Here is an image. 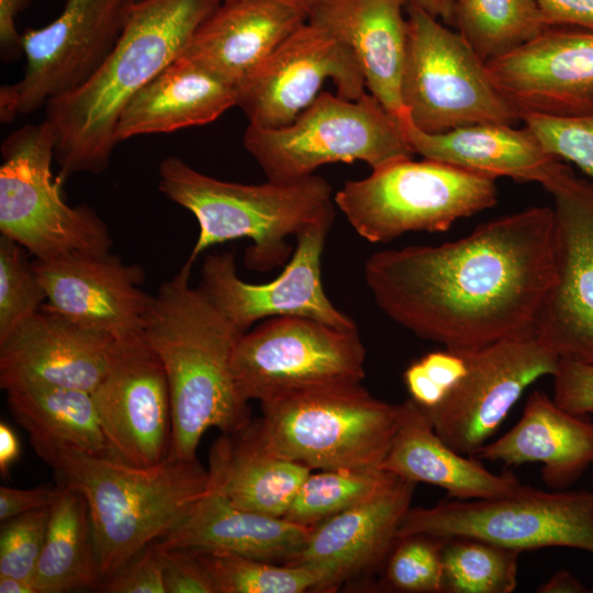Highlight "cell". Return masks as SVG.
I'll return each instance as SVG.
<instances>
[{
	"mask_svg": "<svg viewBox=\"0 0 593 593\" xmlns=\"http://www.w3.org/2000/svg\"><path fill=\"white\" fill-rule=\"evenodd\" d=\"M33 583L37 593L98 589L101 583L88 505L70 485L56 488Z\"/></svg>",
	"mask_w": 593,
	"mask_h": 593,
	"instance_id": "32",
	"label": "cell"
},
{
	"mask_svg": "<svg viewBox=\"0 0 593 593\" xmlns=\"http://www.w3.org/2000/svg\"><path fill=\"white\" fill-rule=\"evenodd\" d=\"M29 256L20 244L0 235V342L40 311L46 301Z\"/></svg>",
	"mask_w": 593,
	"mask_h": 593,
	"instance_id": "37",
	"label": "cell"
},
{
	"mask_svg": "<svg viewBox=\"0 0 593 593\" xmlns=\"http://www.w3.org/2000/svg\"><path fill=\"white\" fill-rule=\"evenodd\" d=\"M398 480L399 477L382 469L311 472L301 484L284 518L315 527L338 513L380 495Z\"/></svg>",
	"mask_w": 593,
	"mask_h": 593,
	"instance_id": "34",
	"label": "cell"
},
{
	"mask_svg": "<svg viewBox=\"0 0 593 593\" xmlns=\"http://www.w3.org/2000/svg\"><path fill=\"white\" fill-rule=\"evenodd\" d=\"M279 1L295 8L296 10L302 12L306 18L312 0H279Z\"/></svg>",
	"mask_w": 593,
	"mask_h": 593,
	"instance_id": "52",
	"label": "cell"
},
{
	"mask_svg": "<svg viewBox=\"0 0 593 593\" xmlns=\"http://www.w3.org/2000/svg\"><path fill=\"white\" fill-rule=\"evenodd\" d=\"M446 538L414 534L396 538L384 560V583L405 593L444 592L443 548Z\"/></svg>",
	"mask_w": 593,
	"mask_h": 593,
	"instance_id": "38",
	"label": "cell"
},
{
	"mask_svg": "<svg viewBox=\"0 0 593 593\" xmlns=\"http://www.w3.org/2000/svg\"><path fill=\"white\" fill-rule=\"evenodd\" d=\"M114 340L42 306L0 342V387L92 392L107 371Z\"/></svg>",
	"mask_w": 593,
	"mask_h": 593,
	"instance_id": "21",
	"label": "cell"
},
{
	"mask_svg": "<svg viewBox=\"0 0 593 593\" xmlns=\"http://www.w3.org/2000/svg\"><path fill=\"white\" fill-rule=\"evenodd\" d=\"M414 534L478 538L519 552L567 547L593 556V490L544 491L519 484L495 497L410 507L396 538Z\"/></svg>",
	"mask_w": 593,
	"mask_h": 593,
	"instance_id": "11",
	"label": "cell"
},
{
	"mask_svg": "<svg viewBox=\"0 0 593 593\" xmlns=\"http://www.w3.org/2000/svg\"><path fill=\"white\" fill-rule=\"evenodd\" d=\"M467 371L465 351L445 348L412 362L403 373L413 400L424 410L438 405Z\"/></svg>",
	"mask_w": 593,
	"mask_h": 593,
	"instance_id": "41",
	"label": "cell"
},
{
	"mask_svg": "<svg viewBox=\"0 0 593 593\" xmlns=\"http://www.w3.org/2000/svg\"><path fill=\"white\" fill-rule=\"evenodd\" d=\"M350 226L371 243L407 232H445L460 219L493 208L495 180L424 158L390 163L334 194Z\"/></svg>",
	"mask_w": 593,
	"mask_h": 593,
	"instance_id": "8",
	"label": "cell"
},
{
	"mask_svg": "<svg viewBox=\"0 0 593 593\" xmlns=\"http://www.w3.org/2000/svg\"><path fill=\"white\" fill-rule=\"evenodd\" d=\"M236 102V87L178 56L123 109L116 138L121 142L203 125L216 120Z\"/></svg>",
	"mask_w": 593,
	"mask_h": 593,
	"instance_id": "29",
	"label": "cell"
},
{
	"mask_svg": "<svg viewBox=\"0 0 593 593\" xmlns=\"http://www.w3.org/2000/svg\"><path fill=\"white\" fill-rule=\"evenodd\" d=\"M132 1L137 2V1H141V0H132Z\"/></svg>",
	"mask_w": 593,
	"mask_h": 593,
	"instance_id": "54",
	"label": "cell"
},
{
	"mask_svg": "<svg viewBox=\"0 0 593 593\" xmlns=\"http://www.w3.org/2000/svg\"><path fill=\"white\" fill-rule=\"evenodd\" d=\"M475 458L507 467L540 462L545 484L564 490L593 466V422L570 413L542 391H533L518 422L486 443Z\"/></svg>",
	"mask_w": 593,
	"mask_h": 593,
	"instance_id": "25",
	"label": "cell"
},
{
	"mask_svg": "<svg viewBox=\"0 0 593 593\" xmlns=\"http://www.w3.org/2000/svg\"><path fill=\"white\" fill-rule=\"evenodd\" d=\"M31 0H0V52L4 61L23 54L22 33L15 26L18 14L29 7Z\"/></svg>",
	"mask_w": 593,
	"mask_h": 593,
	"instance_id": "47",
	"label": "cell"
},
{
	"mask_svg": "<svg viewBox=\"0 0 593 593\" xmlns=\"http://www.w3.org/2000/svg\"><path fill=\"white\" fill-rule=\"evenodd\" d=\"M154 546L161 563L166 593H217L212 574L199 552Z\"/></svg>",
	"mask_w": 593,
	"mask_h": 593,
	"instance_id": "42",
	"label": "cell"
},
{
	"mask_svg": "<svg viewBox=\"0 0 593 593\" xmlns=\"http://www.w3.org/2000/svg\"><path fill=\"white\" fill-rule=\"evenodd\" d=\"M243 143L271 181L299 180L326 164L359 160L373 170L414 156L400 123L370 93L347 100L322 91L287 126L248 125Z\"/></svg>",
	"mask_w": 593,
	"mask_h": 593,
	"instance_id": "7",
	"label": "cell"
},
{
	"mask_svg": "<svg viewBox=\"0 0 593 593\" xmlns=\"http://www.w3.org/2000/svg\"><path fill=\"white\" fill-rule=\"evenodd\" d=\"M378 307L414 335L457 351L536 333L555 278L552 206H532L437 246L372 254Z\"/></svg>",
	"mask_w": 593,
	"mask_h": 593,
	"instance_id": "1",
	"label": "cell"
},
{
	"mask_svg": "<svg viewBox=\"0 0 593 593\" xmlns=\"http://www.w3.org/2000/svg\"><path fill=\"white\" fill-rule=\"evenodd\" d=\"M0 593H37L30 579L0 577Z\"/></svg>",
	"mask_w": 593,
	"mask_h": 593,
	"instance_id": "51",
	"label": "cell"
},
{
	"mask_svg": "<svg viewBox=\"0 0 593 593\" xmlns=\"http://www.w3.org/2000/svg\"><path fill=\"white\" fill-rule=\"evenodd\" d=\"M552 378V399L559 406L577 415H593V362L560 358Z\"/></svg>",
	"mask_w": 593,
	"mask_h": 593,
	"instance_id": "44",
	"label": "cell"
},
{
	"mask_svg": "<svg viewBox=\"0 0 593 593\" xmlns=\"http://www.w3.org/2000/svg\"><path fill=\"white\" fill-rule=\"evenodd\" d=\"M186 262L163 282L142 335L166 371L171 403L168 457L197 459L199 443L210 428L238 432L251 422L248 401L237 389L232 359L239 332L190 284Z\"/></svg>",
	"mask_w": 593,
	"mask_h": 593,
	"instance_id": "3",
	"label": "cell"
},
{
	"mask_svg": "<svg viewBox=\"0 0 593 593\" xmlns=\"http://www.w3.org/2000/svg\"><path fill=\"white\" fill-rule=\"evenodd\" d=\"M260 404L262 417L249 424L257 444L312 470L382 469L401 413V404L372 396L361 382L302 389Z\"/></svg>",
	"mask_w": 593,
	"mask_h": 593,
	"instance_id": "6",
	"label": "cell"
},
{
	"mask_svg": "<svg viewBox=\"0 0 593 593\" xmlns=\"http://www.w3.org/2000/svg\"><path fill=\"white\" fill-rule=\"evenodd\" d=\"M382 470L427 483L452 499H489L506 494L521 482L512 472L493 473L475 457L451 448L434 429L426 412L413 400L401 403L400 422Z\"/></svg>",
	"mask_w": 593,
	"mask_h": 593,
	"instance_id": "28",
	"label": "cell"
},
{
	"mask_svg": "<svg viewBox=\"0 0 593 593\" xmlns=\"http://www.w3.org/2000/svg\"><path fill=\"white\" fill-rule=\"evenodd\" d=\"M305 21L279 0H223L179 56L237 87Z\"/></svg>",
	"mask_w": 593,
	"mask_h": 593,
	"instance_id": "24",
	"label": "cell"
},
{
	"mask_svg": "<svg viewBox=\"0 0 593 593\" xmlns=\"http://www.w3.org/2000/svg\"><path fill=\"white\" fill-rule=\"evenodd\" d=\"M199 553L217 593H303L333 589L328 572L316 566L277 563L224 552Z\"/></svg>",
	"mask_w": 593,
	"mask_h": 593,
	"instance_id": "35",
	"label": "cell"
},
{
	"mask_svg": "<svg viewBox=\"0 0 593 593\" xmlns=\"http://www.w3.org/2000/svg\"><path fill=\"white\" fill-rule=\"evenodd\" d=\"M465 353L463 377L438 405L423 410L451 448L474 457L526 388L552 377L560 357L536 333Z\"/></svg>",
	"mask_w": 593,
	"mask_h": 593,
	"instance_id": "14",
	"label": "cell"
},
{
	"mask_svg": "<svg viewBox=\"0 0 593 593\" xmlns=\"http://www.w3.org/2000/svg\"><path fill=\"white\" fill-rule=\"evenodd\" d=\"M313 528L284 517L238 508L206 488L184 518L154 544L165 549L224 552L290 563L303 549Z\"/></svg>",
	"mask_w": 593,
	"mask_h": 593,
	"instance_id": "27",
	"label": "cell"
},
{
	"mask_svg": "<svg viewBox=\"0 0 593 593\" xmlns=\"http://www.w3.org/2000/svg\"><path fill=\"white\" fill-rule=\"evenodd\" d=\"M331 79L339 97L358 100L366 80L354 52L322 27L305 21L288 35L237 87V102L249 125L291 124Z\"/></svg>",
	"mask_w": 593,
	"mask_h": 593,
	"instance_id": "15",
	"label": "cell"
},
{
	"mask_svg": "<svg viewBox=\"0 0 593 593\" xmlns=\"http://www.w3.org/2000/svg\"><path fill=\"white\" fill-rule=\"evenodd\" d=\"M416 483L399 480L380 495L316 525L303 549L287 564L325 569L333 589L384 562Z\"/></svg>",
	"mask_w": 593,
	"mask_h": 593,
	"instance_id": "26",
	"label": "cell"
},
{
	"mask_svg": "<svg viewBox=\"0 0 593 593\" xmlns=\"http://www.w3.org/2000/svg\"><path fill=\"white\" fill-rule=\"evenodd\" d=\"M409 0H312L306 21L355 54L366 87L400 122L406 114L401 82L407 47Z\"/></svg>",
	"mask_w": 593,
	"mask_h": 593,
	"instance_id": "22",
	"label": "cell"
},
{
	"mask_svg": "<svg viewBox=\"0 0 593 593\" xmlns=\"http://www.w3.org/2000/svg\"><path fill=\"white\" fill-rule=\"evenodd\" d=\"M399 123L414 154L493 180L507 177L547 190L568 166L547 153L525 125L481 123L430 134L409 115Z\"/></svg>",
	"mask_w": 593,
	"mask_h": 593,
	"instance_id": "23",
	"label": "cell"
},
{
	"mask_svg": "<svg viewBox=\"0 0 593 593\" xmlns=\"http://www.w3.org/2000/svg\"><path fill=\"white\" fill-rule=\"evenodd\" d=\"M222 0L132 1L123 31L104 61L77 89L49 100L45 121L55 135L58 179L101 174L130 100L183 51Z\"/></svg>",
	"mask_w": 593,
	"mask_h": 593,
	"instance_id": "2",
	"label": "cell"
},
{
	"mask_svg": "<svg viewBox=\"0 0 593 593\" xmlns=\"http://www.w3.org/2000/svg\"><path fill=\"white\" fill-rule=\"evenodd\" d=\"M592 484H593V466H592ZM592 490H593V488H592Z\"/></svg>",
	"mask_w": 593,
	"mask_h": 593,
	"instance_id": "53",
	"label": "cell"
},
{
	"mask_svg": "<svg viewBox=\"0 0 593 593\" xmlns=\"http://www.w3.org/2000/svg\"><path fill=\"white\" fill-rule=\"evenodd\" d=\"M403 105L421 131L438 134L481 123L515 125L519 112L493 83L485 61L458 33L414 0L406 4Z\"/></svg>",
	"mask_w": 593,
	"mask_h": 593,
	"instance_id": "10",
	"label": "cell"
},
{
	"mask_svg": "<svg viewBox=\"0 0 593 593\" xmlns=\"http://www.w3.org/2000/svg\"><path fill=\"white\" fill-rule=\"evenodd\" d=\"M49 506L2 522L0 532V577L30 579L40 560Z\"/></svg>",
	"mask_w": 593,
	"mask_h": 593,
	"instance_id": "40",
	"label": "cell"
},
{
	"mask_svg": "<svg viewBox=\"0 0 593 593\" xmlns=\"http://www.w3.org/2000/svg\"><path fill=\"white\" fill-rule=\"evenodd\" d=\"M553 198L555 278L536 334L560 358L593 362V181L567 166Z\"/></svg>",
	"mask_w": 593,
	"mask_h": 593,
	"instance_id": "17",
	"label": "cell"
},
{
	"mask_svg": "<svg viewBox=\"0 0 593 593\" xmlns=\"http://www.w3.org/2000/svg\"><path fill=\"white\" fill-rule=\"evenodd\" d=\"M334 217L296 235V246L281 273L266 283L239 278L235 253L209 254L202 264L199 290L239 332L276 316H303L345 329L357 328L328 299L322 283V255Z\"/></svg>",
	"mask_w": 593,
	"mask_h": 593,
	"instance_id": "16",
	"label": "cell"
},
{
	"mask_svg": "<svg viewBox=\"0 0 593 593\" xmlns=\"http://www.w3.org/2000/svg\"><path fill=\"white\" fill-rule=\"evenodd\" d=\"M311 471L302 463L265 451L248 425L238 432L222 434L213 444L208 488L238 508L284 517Z\"/></svg>",
	"mask_w": 593,
	"mask_h": 593,
	"instance_id": "30",
	"label": "cell"
},
{
	"mask_svg": "<svg viewBox=\"0 0 593 593\" xmlns=\"http://www.w3.org/2000/svg\"><path fill=\"white\" fill-rule=\"evenodd\" d=\"M158 175L160 192L198 222V239L186 261L191 267L210 247L247 238L251 245L245 253L246 267L271 270L290 259L289 236L296 237L309 226L335 217L332 186L317 175L244 184L202 174L177 156L165 158Z\"/></svg>",
	"mask_w": 593,
	"mask_h": 593,
	"instance_id": "4",
	"label": "cell"
},
{
	"mask_svg": "<svg viewBox=\"0 0 593 593\" xmlns=\"http://www.w3.org/2000/svg\"><path fill=\"white\" fill-rule=\"evenodd\" d=\"M86 500L101 583L176 527L205 493L197 459L141 467L110 455L65 451L51 465ZM100 583V584H101Z\"/></svg>",
	"mask_w": 593,
	"mask_h": 593,
	"instance_id": "5",
	"label": "cell"
},
{
	"mask_svg": "<svg viewBox=\"0 0 593 593\" xmlns=\"http://www.w3.org/2000/svg\"><path fill=\"white\" fill-rule=\"evenodd\" d=\"M519 119L547 153L593 178V112L579 116L522 112Z\"/></svg>",
	"mask_w": 593,
	"mask_h": 593,
	"instance_id": "39",
	"label": "cell"
},
{
	"mask_svg": "<svg viewBox=\"0 0 593 593\" xmlns=\"http://www.w3.org/2000/svg\"><path fill=\"white\" fill-rule=\"evenodd\" d=\"M538 593H591L581 580L568 570H559L536 590Z\"/></svg>",
	"mask_w": 593,
	"mask_h": 593,
	"instance_id": "48",
	"label": "cell"
},
{
	"mask_svg": "<svg viewBox=\"0 0 593 593\" xmlns=\"http://www.w3.org/2000/svg\"><path fill=\"white\" fill-rule=\"evenodd\" d=\"M366 349L358 329L303 316H276L244 333L232 368L238 391L260 403L302 389L361 382Z\"/></svg>",
	"mask_w": 593,
	"mask_h": 593,
	"instance_id": "12",
	"label": "cell"
},
{
	"mask_svg": "<svg viewBox=\"0 0 593 593\" xmlns=\"http://www.w3.org/2000/svg\"><path fill=\"white\" fill-rule=\"evenodd\" d=\"M521 552L471 538H446L444 593H512L517 586Z\"/></svg>",
	"mask_w": 593,
	"mask_h": 593,
	"instance_id": "36",
	"label": "cell"
},
{
	"mask_svg": "<svg viewBox=\"0 0 593 593\" xmlns=\"http://www.w3.org/2000/svg\"><path fill=\"white\" fill-rule=\"evenodd\" d=\"M56 488L37 486L33 489L0 488V521L48 507Z\"/></svg>",
	"mask_w": 593,
	"mask_h": 593,
	"instance_id": "46",
	"label": "cell"
},
{
	"mask_svg": "<svg viewBox=\"0 0 593 593\" xmlns=\"http://www.w3.org/2000/svg\"><path fill=\"white\" fill-rule=\"evenodd\" d=\"M485 64L495 87L519 113L593 112L592 31L552 26Z\"/></svg>",
	"mask_w": 593,
	"mask_h": 593,
	"instance_id": "19",
	"label": "cell"
},
{
	"mask_svg": "<svg viewBox=\"0 0 593 593\" xmlns=\"http://www.w3.org/2000/svg\"><path fill=\"white\" fill-rule=\"evenodd\" d=\"M132 0H66L46 26L22 33L24 75L0 89V120L27 114L85 83L115 46Z\"/></svg>",
	"mask_w": 593,
	"mask_h": 593,
	"instance_id": "13",
	"label": "cell"
},
{
	"mask_svg": "<svg viewBox=\"0 0 593 593\" xmlns=\"http://www.w3.org/2000/svg\"><path fill=\"white\" fill-rule=\"evenodd\" d=\"M91 396L110 456L141 467L168 457V380L163 362L142 334L115 338L107 371Z\"/></svg>",
	"mask_w": 593,
	"mask_h": 593,
	"instance_id": "18",
	"label": "cell"
},
{
	"mask_svg": "<svg viewBox=\"0 0 593 593\" xmlns=\"http://www.w3.org/2000/svg\"><path fill=\"white\" fill-rule=\"evenodd\" d=\"M32 262L46 293L43 306L114 338L143 333L154 295L141 288L145 271L139 265L111 253Z\"/></svg>",
	"mask_w": 593,
	"mask_h": 593,
	"instance_id": "20",
	"label": "cell"
},
{
	"mask_svg": "<svg viewBox=\"0 0 593 593\" xmlns=\"http://www.w3.org/2000/svg\"><path fill=\"white\" fill-rule=\"evenodd\" d=\"M98 589L105 593H166L164 572L154 544L134 556Z\"/></svg>",
	"mask_w": 593,
	"mask_h": 593,
	"instance_id": "43",
	"label": "cell"
},
{
	"mask_svg": "<svg viewBox=\"0 0 593 593\" xmlns=\"http://www.w3.org/2000/svg\"><path fill=\"white\" fill-rule=\"evenodd\" d=\"M452 25L485 63L549 29L536 0H457Z\"/></svg>",
	"mask_w": 593,
	"mask_h": 593,
	"instance_id": "33",
	"label": "cell"
},
{
	"mask_svg": "<svg viewBox=\"0 0 593 593\" xmlns=\"http://www.w3.org/2000/svg\"><path fill=\"white\" fill-rule=\"evenodd\" d=\"M55 135L44 120L11 133L1 145L0 233L35 259L105 255L113 239L89 205L70 206L54 177Z\"/></svg>",
	"mask_w": 593,
	"mask_h": 593,
	"instance_id": "9",
	"label": "cell"
},
{
	"mask_svg": "<svg viewBox=\"0 0 593 593\" xmlns=\"http://www.w3.org/2000/svg\"><path fill=\"white\" fill-rule=\"evenodd\" d=\"M20 456V441L15 432L4 422L0 423V473L7 478L11 466Z\"/></svg>",
	"mask_w": 593,
	"mask_h": 593,
	"instance_id": "49",
	"label": "cell"
},
{
	"mask_svg": "<svg viewBox=\"0 0 593 593\" xmlns=\"http://www.w3.org/2000/svg\"><path fill=\"white\" fill-rule=\"evenodd\" d=\"M5 391L12 416L49 466L65 451L109 455L91 392L36 384Z\"/></svg>",
	"mask_w": 593,
	"mask_h": 593,
	"instance_id": "31",
	"label": "cell"
},
{
	"mask_svg": "<svg viewBox=\"0 0 593 593\" xmlns=\"http://www.w3.org/2000/svg\"><path fill=\"white\" fill-rule=\"evenodd\" d=\"M549 27L571 26L593 32V0H536Z\"/></svg>",
	"mask_w": 593,
	"mask_h": 593,
	"instance_id": "45",
	"label": "cell"
},
{
	"mask_svg": "<svg viewBox=\"0 0 593 593\" xmlns=\"http://www.w3.org/2000/svg\"><path fill=\"white\" fill-rule=\"evenodd\" d=\"M430 15L444 24H454V11L457 0H414Z\"/></svg>",
	"mask_w": 593,
	"mask_h": 593,
	"instance_id": "50",
	"label": "cell"
}]
</instances>
